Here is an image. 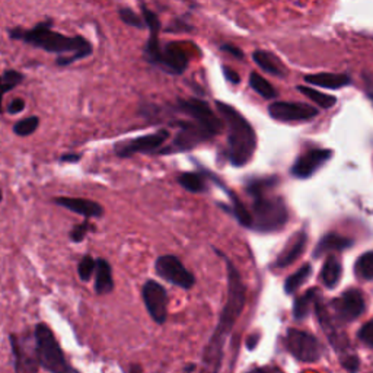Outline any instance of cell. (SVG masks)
<instances>
[{
    "label": "cell",
    "mask_w": 373,
    "mask_h": 373,
    "mask_svg": "<svg viewBox=\"0 0 373 373\" xmlns=\"http://www.w3.org/2000/svg\"><path fill=\"white\" fill-rule=\"evenodd\" d=\"M219 254L223 257L226 268H228V299H226V303L223 306L216 330L212 337H210L208 344L203 353V363L207 369L212 370L220 369L226 338L232 333L236 321L239 319L242 311H244L247 300V289L244 282H242L239 271L232 264L231 259H228V257L222 252Z\"/></svg>",
    "instance_id": "6da1fadb"
},
{
    "label": "cell",
    "mask_w": 373,
    "mask_h": 373,
    "mask_svg": "<svg viewBox=\"0 0 373 373\" xmlns=\"http://www.w3.org/2000/svg\"><path fill=\"white\" fill-rule=\"evenodd\" d=\"M9 36L13 40H20L26 44L41 48L48 53H56L60 56L70 54L68 57H59V66H69L76 60L85 59L92 54V45L84 37H68L52 29V22H40L32 29L13 28L9 31Z\"/></svg>",
    "instance_id": "7a4b0ae2"
},
{
    "label": "cell",
    "mask_w": 373,
    "mask_h": 373,
    "mask_svg": "<svg viewBox=\"0 0 373 373\" xmlns=\"http://www.w3.org/2000/svg\"><path fill=\"white\" fill-rule=\"evenodd\" d=\"M216 108L228 125V158L234 167H244L257 149V136L248 120L232 105L216 101Z\"/></svg>",
    "instance_id": "3957f363"
},
{
    "label": "cell",
    "mask_w": 373,
    "mask_h": 373,
    "mask_svg": "<svg viewBox=\"0 0 373 373\" xmlns=\"http://www.w3.org/2000/svg\"><path fill=\"white\" fill-rule=\"evenodd\" d=\"M252 226L251 229L271 234L284 228L289 219L287 207L282 197H266L264 194L254 197L252 203Z\"/></svg>",
    "instance_id": "277c9868"
},
{
    "label": "cell",
    "mask_w": 373,
    "mask_h": 373,
    "mask_svg": "<svg viewBox=\"0 0 373 373\" xmlns=\"http://www.w3.org/2000/svg\"><path fill=\"white\" fill-rule=\"evenodd\" d=\"M36 356L37 363L47 372L68 373L75 372L64 358V353L47 323L41 322L36 327Z\"/></svg>",
    "instance_id": "5b68a950"
},
{
    "label": "cell",
    "mask_w": 373,
    "mask_h": 373,
    "mask_svg": "<svg viewBox=\"0 0 373 373\" xmlns=\"http://www.w3.org/2000/svg\"><path fill=\"white\" fill-rule=\"evenodd\" d=\"M172 125H176L180 128H178V133L168 148L160 149L159 153L162 155L191 151L194 148H197L199 144L204 143L206 140L213 137L204 127H201L197 121H194V120H190V121L178 120L172 123Z\"/></svg>",
    "instance_id": "8992f818"
},
{
    "label": "cell",
    "mask_w": 373,
    "mask_h": 373,
    "mask_svg": "<svg viewBox=\"0 0 373 373\" xmlns=\"http://www.w3.org/2000/svg\"><path fill=\"white\" fill-rule=\"evenodd\" d=\"M284 344L289 353L299 362L315 363L321 359V344L310 333L290 328L286 334Z\"/></svg>",
    "instance_id": "52a82bcc"
},
{
    "label": "cell",
    "mask_w": 373,
    "mask_h": 373,
    "mask_svg": "<svg viewBox=\"0 0 373 373\" xmlns=\"http://www.w3.org/2000/svg\"><path fill=\"white\" fill-rule=\"evenodd\" d=\"M155 271L160 279L165 282L181 287L184 290H190L194 284H196V277L191 271L185 268V266L181 263V259L175 255H160L158 257L155 263Z\"/></svg>",
    "instance_id": "ba28073f"
},
{
    "label": "cell",
    "mask_w": 373,
    "mask_h": 373,
    "mask_svg": "<svg viewBox=\"0 0 373 373\" xmlns=\"http://www.w3.org/2000/svg\"><path fill=\"white\" fill-rule=\"evenodd\" d=\"M176 109L181 111L183 114L188 116L191 120L197 121L213 137L222 132L223 121L219 117H216L213 109L208 107V104L206 101H201L197 98L178 100Z\"/></svg>",
    "instance_id": "9c48e42d"
},
{
    "label": "cell",
    "mask_w": 373,
    "mask_h": 373,
    "mask_svg": "<svg viewBox=\"0 0 373 373\" xmlns=\"http://www.w3.org/2000/svg\"><path fill=\"white\" fill-rule=\"evenodd\" d=\"M168 139H169V130L160 128L152 135L119 142L114 146V151L119 158H132L136 153H152L155 151H159Z\"/></svg>",
    "instance_id": "30bf717a"
},
{
    "label": "cell",
    "mask_w": 373,
    "mask_h": 373,
    "mask_svg": "<svg viewBox=\"0 0 373 373\" xmlns=\"http://www.w3.org/2000/svg\"><path fill=\"white\" fill-rule=\"evenodd\" d=\"M142 298L151 318L162 326L168 319V291L155 280H148L143 284Z\"/></svg>",
    "instance_id": "8fae6325"
},
{
    "label": "cell",
    "mask_w": 373,
    "mask_h": 373,
    "mask_svg": "<svg viewBox=\"0 0 373 373\" xmlns=\"http://www.w3.org/2000/svg\"><path fill=\"white\" fill-rule=\"evenodd\" d=\"M268 114L271 119L291 123V121H305L312 120L318 116V109L315 107L300 104V102H274L268 107Z\"/></svg>",
    "instance_id": "7c38bea8"
},
{
    "label": "cell",
    "mask_w": 373,
    "mask_h": 373,
    "mask_svg": "<svg viewBox=\"0 0 373 373\" xmlns=\"http://www.w3.org/2000/svg\"><path fill=\"white\" fill-rule=\"evenodd\" d=\"M333 307L338 319L350 322L365 312V298L358 289H349L338 299L333 300Z\"/></svg>",
    "instance_id": "4fadbf2b"
},
{
    "label": "cell",
    "mask_w": 373,
    "mask_h": 373,
    "mask_svg": "<svg viewBox=\"0 0 373 373\" xmlns=\"http://www.w3.org/2000/svg\"><path fill=\"white\" fill-rule=\"evenodd\" d=\"M333 156V151L330 149H314L303 153L298 160L295 162V165L291 167L290 172L294 176L299 178V180H305V178L312 176L323 164H327V160H330Z\"/></svg>",
    "instance_id": "5bb4252c"
},
{
    "label": "cell",
    "mask_w": 373,
    "mask_h": 373,
    "mask_svg": "<svg viewBox=\"0 0 373 373\" xmlns=\"http://www.w3.org/2000/svg\"><path fill=\"white\" fill-rule=\"evenodd\" d=\"M156 66L169 75H183L188 66V56L180 45L171 43L162 47Z\"/></svg>",
    "instance_id": "9a60e30c"
},
{
    "label": "cell",
    "mask_w": 373,
    "mask_h": 373,
    "mask_svg": "<svg viewBox=\"0 0 373 373\" xmlns=\"http://www.w3.org/2000/svg\"><path fill=\"white\" fill-rule=\"evenodd\" d=\"M54 203L60 207L70 210V212L84 216L85 219L104 216V207L92 200L75 199V197H56Z\"/></svg>",
    "instance_id": "2e32d148"
},
{
    "label": "cell",
    "mask_w": 373,
    "mask_h": 373,
    "mask_svg": "<svg viewBox=\"0 0 373 373\" xmlns=\"http://www.w3.org/2000/svg\"><path fill=\"white\" fill-rule=\"evenodd\" d=\"M306 242H307V235L305 231H299L294 238H291L284 250L279 254L277 259H275L274 267L275 268H286L289 266L294 264L296 259L303 254L306 248Z\"/></svg>",
    "instance_id": "e0dca14e"
},
{
    "label": "cell",
    "mask_w": 373,
    "mask_h": 373,
    "mask_svg": "<svg viewBox=\"0 0 373 373\" xmlns=\"http://www.w3.org/2000/svg\"><path fill=\"white\" fill-rule=\"evenodd\" d=\"M114 290V279H112V268L107 259H96L95 267V291L98 295H108Z\"/></svg>",
    "instance_id": "ac0fdd59"
},
{
    "label": "cell",
    "mask_w": 373,
    "mask_h": 373,
    "mask_svg": "<svg viewBox=\"0 0 373 373\" xmlns=\"http://www.w3.org/2000/svg\"><path fill=\"white\" fill-rule=\"evenodd\" d=\"M305 82L327 89H340L350 85V77L342 73H317L305 76Z\"/></svg>",
    "instance_id": "d6986e66"
},
{
    "label": "cell",
    "mask_w": 373,
    "mask_h": 373,
    "mask_svg": "<svg viewBox=\"0 0 373 373\" xmlns=\"http://www.w3.org/2000/svg\"><path fill=\"white\" fill-rule=\"evenodd\" d=\"M351 244H353V241L349 238L340 236L335 234H328L318 242L317 248L314 250V257L321 258L322 255H326L327 252H331V251H343V250L350 248Z\"/></svg>",
    "instance_id": "ffe728a7"
},
{
    "label": "cell",
    "mask_w": 373,
    "mask_h": 373,
    "mask_svg": "<svg viewBox=\"0 0 373 373\" xmlns=\"http://www.w3.org/2000/svg\"><path fill=\"white\" fill-rule=\"evenodd\" d=\"M254 61L258 64L259 68L263 70H266L267 73L273 75V76H277V77H284L286 76V68L284 64L275 57L274 54L268 53V52H263V50H257L252 54Z\"/></svg>",
    "instance_id": "44dd1931"
},
{
    "label": "cell",
    "mask_w": 373,
    "mask_h": 373,
    "mask_svg": "<svg viewBox=\"0 0 373 373\" xmlns=\"http://www.w3.org/2000/svg\"><path fill=\"white\" fill-rule=\"evenodd\" d=\"M342 263L338 261L335 257H328L327 261L323 263V267L321 270V280L328 289H334L342 279Z\"/></svg>",
    "instance_id": "7402d4cb"
},
{
    "label": "cell",
    "mask_w": 373,
    "mask_h": 373,
    "mask_svg": "<svg viewBox=\"0 0 373 373\" xmlns=\"http://www.w3.org/2000/svg\"><path fill=\"white\" fill-rule=\"evenodd\" d=\"M178 183H180L184 190L194 194H201L207 191L206 178L199 172H183L178 175Z\"/></svg>",
    "instance_id": "603a6c76"
},
{
    "label": "cell",
    "mask_w": 373,
    "mask_h": 373,
    "mask_svg": "<svg viewBox=\"0 0 373 373\" xmlns=\"http://www.w3.org/2000/svg\"><path fill=\"white\" fill-rule=\"evenodd\" d=\"M318 289H310L306 294L300 298L296 299L295 306H294V315L296 319H305L311 312V307L315 305L319 294Z\"/></svg>",
    "instance_id": "cb8c5ba5"
},
{
    "label": "cell",
    "mask_w": 373,
    "mask_h": 373,
    "mask_svg": "<svg viewBox=\"0 0 373 373\" xmlns=\"http://www.w3.org/2000/svg\"><path fill=\"white\" fill-rule=\"evenodd\" d=\"M312 273V268H311V264L306 263L303 264L295 274H291L287 277L286 283H284V291L287 295H291L295 294V291L307 280L310 279V275Z\"/></svg>",
    "instance_id": "d4e9b609"
},
{
    "label": "cell",
    "mask_w": 373,
    "mask_h": 373,
    "mask_svg": "<svg viewBox=\"0 0 373 373\" xmlns=\"http://www.w3.org/2000/svg\"><path fill=\"white\" fill-rule=\"evenodd\" d=\"M24 80V75L16 70H6L0 75V112H2V100L3 95L12 89H15Z\"/></svg>",
    "instance_id": "484cf974"
},
{
    "label": "cell",
    "mask_w": 373,
    "mask_h": 373,
    "mask_svg": "<svg viewBox=\"0 0 373 373\" xmlns=\"http://www.w3.org/2000/svg\"><path fill=\"white\" fill-rule=\"evenodd\" d=\"M250 85L257 93L261 95L263 98H266V100H273V98H275V96H277V92H275L273 85L270 82H267V80L261 75H258L255 72H252L250 76Z\"/></svg>",
    "instance_id": "4316f807"
},
{
    "label": "cell",
    "mask_w": 373,
    "mask_h": 373,
    "mask_svg": "<svg viewBox=\"0 0 373 373\" xmlns=\"http://www.w3.org/2000/svg\"><path fill=\"white\" fill-rule=\"evenodd\" d=\"M226 192L229 194L231 196V200H232V213L234 216L238 219V222L242 224V226H245V228H251L252 226V215L248 212L247 207L244 206V203H242L238 197H236V194L226 190Z\"/></svg>",
    "instance_id": "83f0119b"
},
{
    "label": "cell",
    "mask_w": 373,
    "mask_h": 373,
    "mask_svg": "<svg viewBox=\"0 0 373 373\" xmlns=\"http://www.w3.org/2000/svg\"><path fill=\"white\" fill-rule=\"evenodd\" d=\"M356 275L363 280H373V251L365 252L359 257L354 266Z\"/></svg>",
    "instance_id": "f1b7e54d"
},
{
    "label": "cell",
    "mask_w": 373,
    "mask_h": 373,
    "mask_svg": "<svg viewBox=\"0 0 373 373\" xmlns=\"http://www.w3.org/2000/svg\"><path fill=\"white\" fill-rule=\"evenodd\" d=\"M298 89L305 95L307 96V98L312 100L317 105L322 107V108H331L335 105L337 102V98L333 95H327V93H322V92H318L312 88H307V86H298Z\"/></svg>",
    "instance_id": "f546056e"
},
{
    "label": "cell",
    "mask_w": 373,
    "mask_h": 373,
    "mask_svg": "<svg viewBox=\"0 0 373 373\" xmlns=\"http://www.w3.org/2000/svg\"><path fill=\"white\" fill-rule=\"evenodd\" d=\"M38 125H40V119L37 116H32V117L22 119L13 125V132L16 136L26 137V136H31L32 133H36Z\"/></svg>",
    "instance_id": "4dcf8cb0"
},
{
    "label": "cell",
    "mask_w": 373,
    "mask_h": 373,
    "mask_svg": "<svg viewBox=\"0 0 373 373\" xmlns=\"http://www.w3.org/2000/svg\"><path fill=\"white\" fill-rule=\"evenodd\" d=\"M277 178L271 176V178H263V180H252L247 184V191L250 196L255 197L259 196V194H264L267 188H271L274 184H277Z\"/></svg>",
    "instance_id": "1f68e13d"
},
{
    "label": "cell",
    "mask_w": 373,
    "mask_h": 373,
    "mask_svg": "<svg viewBox=\"0 0 373 373\" xmlns=\"http://www.w3.org/2000/svg\"><path fill=\"white\" fill-rule=\"evenodd\" d=\"M119 15H120L121 21L124 24L130 25V26H135V28H139V29L146 28V22L143 20V16H139L133 9L123 8V9L119 10Z\"/></svg>",
    "instance_id": "d6a6232c"
},
{
    "label": "cell",
    "mask_w": 373,
    "mask_h": 373,
    "mask_svg": "<svg viewBox=\"0 0 373 373\" xmlns=\"http://www.w3.org/2000/svg\"><path fill=\"white\" fill-rule=\"evenodd\" d=\"M95 267H96V261L91 255H85L82 259H80V263L77 266V274L80 280L89 282L92 274L95 273Z\"/></svg>",
    "instance_id": "836d02e7"
},
{
    "label": "cell",
    "mask_w": 373,
    "mask_h": 373,
    "mask_svg": "<svg viewBox=\"0 0 373 373\" xmlns=\"http://www.w3.org/2000/svg\"><path fill=\"white\" fill-rule=\"evenodd\" d=\"M89 226H91V224H89L88 219H86L84 223L76 224L75 228L72 229V232H70V239H72L73 242H82V241L86 238V235H88Z\"/></svg>",
    "instance_id": "e575fe53"
},
{
    "label": "cell",
    "mask_w": 373,
    "mask_h": 373,
    "mask_svg": "<svg viewBox=\"0 0 373 373\" xmlns=\"http://www.w3.org/2000/svg\"><path fill=\"white\" fill-rule=\"evenodd\" d=\"M359 340L365 346L373 347V319L366 322L362 327V330L359 331Z\"/></svg>",
    "instance_id": "d590c367"
},
{
    "label": "cell",
    "mask_w": 373,
    "mask_h": 373,
    "mask_svg": "<svg viewBox=\"0 0 373 373\" xmlns=\"http://www.w3.org/2000/svg\"><path fill=\"white\" fill-rule=\"evenodd\" d=\"M25 109V101L22 98H16L8 105V112L9 114H21V112Z\"/></svg>",
    "instance_id": "8d00e7d4"
},
{
    "label": "cell",
    "mask_w": 373,
    "mask_h": 373,
    "mask_svg": "<svg viewBox=\"0 0 373 373\" xmlns=\"http://www.w3.org/2000/svg\"><path fill=\"white\" fill-rule=\"evenodd\" d=\"M343 366L347 369V370H350V372H354V370H358L359 369V359L358 358H356V356H347V358L346 359H343Z\"/></svg>",
    "instance_id": "74e56055"
},
{
    "label": "cell",
    "mask_w": 373,
    "mask_h": 373,
    "mask_svg": "<svg viewBox=\"0 0 373 373\" xmlns=\"http://www.w3.org/2000/svg\"><path fill=\"white\" fill-rule=\"evenodd\" d=\"M222 50H223V52H226V53L232 54V56H234V57H236V59H244V53H242V50H239V48H238V47H235V45H231V44H224V45H222Z\"/></svg>",
    "instance_id": "f35d334b"
},
{
    "label": "cell",
    "mask_w": 373,
    "mask_h": 373,
    "mask_svg": "<svg viewBox=\"0 0 373 373\" xmlns=\"http://www.w3.org/2000/svg\"><path fill=\"white\" fill-rule=\"evenodd\" d=\"M223 75H224V77H226V79L229 80L231 84H235V85H236V84H239V82H241V77H239V75H238L235 70L229 69V68L223 66Z\"/></svg>",
    "instance_id": "ab89813d"
},
{
    "label": "cell",
    "mask_w": 373,
    "mask_h": 373,
    "mask_svg": "<svg viewBox=\"0 0 373 373\" xmlns=\"http://www.w3.org/2000/svg\"><path fill=\"white\" fill-rule=\"evenodd\" d=\"M80 155H76V153H66V155H63L60 158V162H66V164H76V162L80 160Z\"/></svg>",
    "instance_id": "60d3db41"
},
{
    "label": "cell",
    "mask_w": 373,
    "mask_h": 373,
    "mask_svg": "<svg viewBox=\"0 0 373 373\" xmlns=\"http://www.w3.org/2000/svg\"><path fill=\"white\" fill-rule=\"evenodd\" d=\"M257 342H258V340H257L255 337H250V340H248V343H247V347H248L250 350H252V349L255 347Z\"/></svg>",
    "instance_id": "b9f144b4"
},
{
    "label": "cell",
    "mask_w": 373,
    "mask_h": 373,
    "mask_svg": "<svg viewBox=\"0 0 373 373\" xmlns=\"http://www.w3.org/2000/svg\"><path fill=\"white\" fill-rule=\"evenodd\" d=\"M191 370H196V366L190 365V366H185V367H184V372H191Z\"/></svg>",
    "instance_id": "7bdbcfd3"
},
{
    "label": "cell",
    "mask_w": 373,
    "mask_h": 373,
    "mask_svg": "<svg viewBox=\"0 0 373 373\" xmlns=\"http://www.w3.org/2000/svg\"><path fill=\"white\" fill-rule=\"evenodd\" d=\"M369 98H370V101L373 102V93H369Z\"/></svg>",
    "instance_id": "ee69618b"
},
{
    "label": "cell",
    "mask_w": 373,
    "mask_h": 373,
    "mask_svg": "<svg viewBox=\"0 0 373 373\" xmlns=\"http://www.w3.org/2000/svg\"><path fill=\"white\" fill-rule=\"evenodd\" d=\"M2 199H3V197H2V192H0V201H2Z\"/></svg>",
    "instance_id": "f6af8a7d"
}]
</instances>
